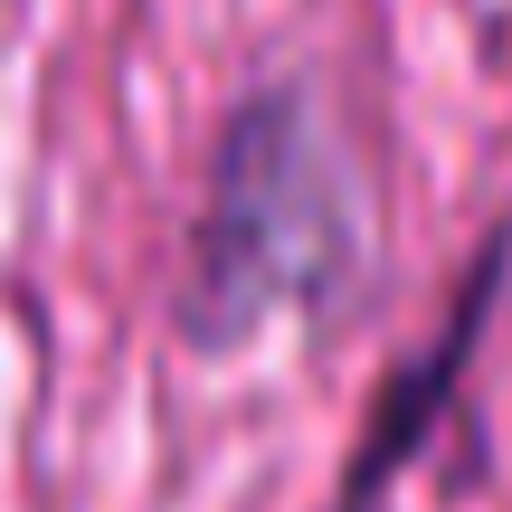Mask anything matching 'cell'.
Returning <instances> with one entry per match:
<instances>
[{
	"label": "cell",
	"mask_w": 512,
	"mask_h": 512,
	"mask_svg": "<svg viewBox=\"0 0 512 512\" xmlns=\"http://www.w3.org/2000/svg\"><path fill=\"white\" fill-rule=\"evenodd\" d=\"M503 256H512V228H494V247L475 256V275H465V304L446 313V332L418 351L408 370H389V389H380V408H370V427H361V446H351V475H342V512H361L370 494H380L389 475H399L408 456H418V437L437 427V408H446V389H456V370H465V351H475V332H484V313H494V285H503Z\"/></svg>",
	"instance_id": "2"
},
{
	"label": "cell",
	"mask_w": 512,
	"mask_h": 512,
	"mask_svg": "<svg viewBox=\"0 0 512 512\" xmlns=\"http://www.w3.org/2000/svg\"><path fill=\"white\" fill-rule=\"evenodd\" d=\"M361 219H351V181L332 152L323 114L294 86H266L228 114L219 162H209V200L181 256V342L238 351L275 313H313L342 294Z\"/></svg>",
	"instance_id": "1"
}]
</instances>
